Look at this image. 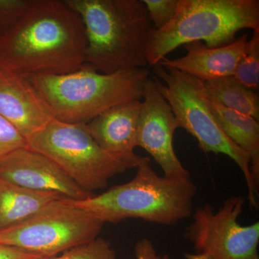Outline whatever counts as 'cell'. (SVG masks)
<instances>
[{
	"label": "cell",
	"mask_w": 259,
	"mask_h": 259,
	"mask_svg": "<svg viewBox=\"0 0 259 259\" xmlns=\"http://www.w3.org/2000/svg\"><path fill=\"white\" fill-rule=\"evenodd\" d=\"M64 197L28 190L0 177V231L23 222L48 204Z\"/></svg>",
	"instance_id": "16"
},
{
	"label": "cell",
	"mask_w": 259,
	"mask_h": 259,
	"mask_svg": "<svg viewBox=\"0 0 259 259\" xmlns=\"http://www.w3.org/2000/svg\"><path fill=\"white\" fill-rule=\"evenodd\" d=\"M64 198L0 231V243L47 258L98 238L103 223L87 211L66 203Z\"/></svg>",
	"instance_id": "8"
},
{
	"label": "cell",
	"mask_w": 259,
	"mask_h": 259,
	"mask_svg": "<svg viewBox=\"0 0 259 259\" xmlns=\"http://www.w3.org/2000/svg\"><path fill=\"white\" fill-rule=\"evenodd\" d=\"M136 259H170L168 254H159L152 241L142 238L135 245Z\"/></svg>",
	"instance_id": "23"
},
{
	"label": "cell",
	"mask_w": 259,
	"mask_h": 259,
	"mask_svg": "<svg viewBox=\"0 0 259 259\" xmlns=\"http://www.w3.org/2000/svg\"><path fill=\"white\" fill-rule=\"evenodd\" d=\"M153 69L158 90L171 107L178 127L190 133L204 153L226 155L238 165L248 188L250 208L258 209L259 189L252 177L249 156L228 139L218 125L209 107L203 81L160 64Z\"/></svg>",
	"instance_id": "6"
},
{
	"label": "cell",
	"mask_w": 259,
	"mask_h": 259,
	"mask_svg": "<svg viewBox=\"0 0 259 259\" xmlns=\"http://www.w3.org/2000/svg\"><path fill=\"white\" fill-rule=\"evenodd\" d=\"M86 32L85 64L112 74L148 66L146 54L155 30L142 0H66Z\"/></svg>",
	"instance_id": "2"
},
{
	"label": "cell",
	"mask_w": 259,
	"mask_h": 259,
	"mask_svg": "<svg viewBox=\"0 0 259 259\" xmlns=\"http://www.w3.org/2000/svg\"><path fill=\"white\" fill-rule=\"evenodd\" d=\"M237 81L253 91L259 89V31H253L247 44L246 54L233 75Z\"/></svg>",
	"instance_id": "18"
},
{
	"label": "cell",
	"mask_w": 259,
	"mask_h": 259,
	"mask_svg": "<svg viewBox=\"0 0 259 259\" xmlns=\"http://www.w3.org/2000/svg\"><path fill=\"white\" fill-rule=\"evenodd\" d=\"M141 107L139 100L122 104L86 124L95 142L127 169L137 168L149 158L135 152Z\"/></svg>",
	"instance_id": "12"
},
{
	"label": "cell",
	"mask_w": 259,
	"mask_h": 259,
	"mask_svg": "<svg viewBox=\"0 0 259 259\" xmlns=\"http://www.w3.org/2000/svg\"><path fill=\"white\" fill-rule=\"evenodd\" d=\"M246 200L233 196L217 211L208 203L197 207L185 233L194 252L185 253V258L259 259V223L242 226L238 222Z\"/></svg>",
	"instance_id": "9"
},
{
	"label": "cell",
	"mask_w": 259,
	"mask_h": 259,
	"mask_svg": "<svg viewBox=\"0 0 259 259\" xmlns=\"http://www.w3.org/2000/svg\"><path fill=\"white\" fill-rule=\"evenodd\" d=\"M44 257L0 243V259H40Z\"/></svg>",
	"instance_id": "24"
},
{
	"label": "cell",
	"mask_w": 259,
	"mask_h": 259,
	"mask_svg": "<svg viewBox=\"0 0 259 259\" xmlns=\"http://www.w3.org/2000/svg\"><path fill=\"white\" fill-rule=\"evenodd\" d=\"M148 158L137 167L132 180L82 200L64 198L100 222L118 223L138 218L170 226L192 216L197 188L190 178L158 176Z\"/></svg>",
	"instance_id": "4"
},
{
	"label": "cell",
	"mask_w": 259,
	"mask_h": 259,
	"mask_svg": "<svg viewBox=\"0 0 259 259\" xmlns=\"http://www.w3.org/2000/svg\"><path fill=\"white\" fill-rule=\"evenodd\" d=\"M86 32L66 0H32L0 39V66L15 74H65L85 64Z\"/></svg>",
	"instance_id": "1"
},
{
	"label": "cell",
	"mask_w": 259,
	"mask_h": 259,
	"mask_svg": "<svg viewBox=\"0 0 259 259\" xmlns=\"http://www.w3.org/2000/svg\"><path fill=\"white\" fill-rule=\"evenodd\" d=\"M32 0H0V39L23 16Z\"/></svg>",
	"instance_id": "21"
},
{
	"label": "cell",
	"mask_w": 259,
	"mask_h": 259,
	"mask_svg": "<svg viewBox=\"0 0 259 259\" xmlns=\"http://www.w3.org/2000/svg\"><path fill=\"white\" fill-rule=\"evenodd\" d=\"M209 100L243 115L259 120L258 93L245 88L233 76L203 81Z\"/></svg>",
	"instance_id": "17"
},
{
	"label": "cell",
	"mask_w": 259,
	"mask_h": 259,
	"mask_svg": "<svg viewBox=\"0 0 259 259\" xmlns=\"http://www.w3.org/2000/svg\"><path fill=\"white\" fill-rule=\"evenodd\" d=\"M40 259H117V255L110 242L98 237L89 243L66 250L59 256Z\"/></svg>",
	"instance_id": "19"
},
{
	"label": "cell",
	"mask_w": 259,
	"mask_h": 259,
	"mask_svg": "<svg viewBox=\"0 0 259 259\" xmlns=\"http://www.w3.org/2000/svg\"><path fill=\"white\" fill-rule=\"evenodd\" d=\"M155 30H160L175 18L178 0H142Z\"/></svg>",
	"instance_id": "20"
},
{
	"label": "cell",
	"mask_w": 259,
	"mask_h": 259,
	"mask_svg": "<svg viewBox=\"0 0 259 259\" xmlns=\"http://www.w3.org/2000/svg\"><path fill=\"white\" fill-rule=\"evenodd\" d=\"M53 118L69 124H88L110 109L141 101L149 79L145 68L99 72L85 64L65 74L26 76Z\"/></svg>",
	"instance_id": "3"
},
{
	"label": "cell",
	"mask_w": 259,
	"mask_h": 259,
	"mask_svg": "<svg viewBox=\"0 0 259 259\" xmlns=\"http://www.w3.org/2000/svg\"><path fill=\"white\" fill-rule=\"evenodd\" d=\"M0 177L28 190L59 194L74 200L92 196L54 161L28 147L10 153L0 162Z\"/></svg>",
	"instance_id": "11"
},
{
	"label": "cell",
	"mask_w": 259,
	"mask_h": 259,
	"mask_svg": "<svg viewBox=\"0 0 259 259\" xmlns=\"http://www.w3.org/2000/svg\"><path fill=\"white\" fill-rule=\"evenodd\" d=\"M138 121L136 146L144 148L161 167L163 176L190 178V173L177 157L173 139L178 125L171 107L158 91L154 79L144 87Z\"/></svg>",
	"instance_id": "10"
},
{
	"label": "cell",
	"mask_w": 259,
	"mask_h": 259,
	"mask_svg": "<svg viewBox=\"0 0 259 259\" xmlns=\"http://www.w3.org/2000/svg\"><path fill=\"white\" fill-rule=\"evenodd\" d=\"M243 29L259 31L258 0H178L173 20L153 30L146 49L148 66L190 42L203 40L210 49L228 45Z\"/></svg>",
	"instance_id": "5"
},
{
	"label": "cell",
	"mask_w": 259,
	"mask_h": 259,
	"mask_svg": "<svg viewBox=\"0 0 259 259\" xmlns=\"http://www.w3.org/2000/svg\"><path fill=\"white\" fill-rule=\"evenodd\" d=\"M0 117L26 139L54 119L28 78L1 66Z\"/></svg>",
	"instance_id": "13"
},
{
	"label": "cell",
	"mask_w": 259,
	"mask_h": 259,
	"mask_svg": "<svg viewBox=\"0 0 259 259\" xmlns=\"http://www.w3.org/2000/svg\"><path fill=\"white\" fill-rule=\"evenodd\" d=\"M208 102L211 111L223 133L249 156L252 177L255 187L259 189L258 120L229 110L209 99Z\"/></svg>",
	"instance_id": "15"
},
{
	"label": "cell",
	"mask_w": 259,
	"mask_h": 259,
	"mask_svg": "<svg viewBox=\"0 0 259 259\" xmlns=\"http://www.w3.org/2000/svg\"><path fill=\"white\" fill-rule=\"evenodd\" d=\"M28 148L47 156L82 190L106 188L109 181L127 168L95 142L86 124L52 119L27 139Z\"/></svg>",
	"instance_id": "7"
},
{
	"label": "cell",
	"mask_w": 259,
	"mask_h": 259,
	"mask_svg": "<svg viewBox=\"0 0 259 259\" xmlns=\"http://www.w3.org/2000/svg\"><path fill=\"white\" fill-rule=\"evenodd\" d=\"M26 147L27 139L8 121L0 117V162L10 153Z\"/></svg>",
	"instance_id": "22"
},
{
	"label": "cell",
	"mask_w": 259,
	"mask_h": 259,
	"mask_svg": "<svg viewBox=\"0 0 259 259\" xmlns=\"http://www.w3.org/2000/svg\"><path fill=\"white\" fill-rule=\"evenodd\" d=\"M248 33L224 47L210 49L201 41L184 46L187 54L179 59L164 58L158 64L171 67L197 78L201 81L233 76L237 66L247 51Z\"/></svg>",
	"instance_id": "14"
}]
</instances>
